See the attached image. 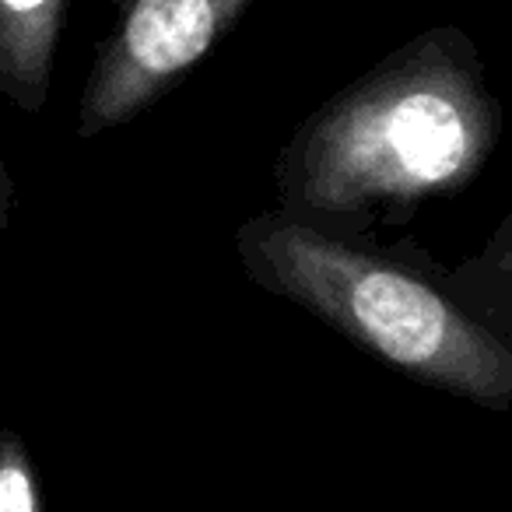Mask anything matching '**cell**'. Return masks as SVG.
<instances>
[{
  "label": "cell",
  "mask_w": 512,
  "mask_h": 512,
  "mask_svg": "<svg viewBox=\"0 0 512 512\" xmlns=\"http://www.w3.org/2000/svg\"><path fill=\"white\" fill-rule=\"evenodd\" d=\"M498 137L502 102L474 39L432 25L292 130L274 158V193L306 225L372 239L467 190Z\"/></svg>",
  "instance_id": "6da1fadb"
},
{
  "label": "cell",
  "mask_w": 512,
  "mask_h": 512,
  "mask_svg": "<svg viewBox=\"0 0 512 512\" xmlns=\"http://www.w3.org/2000/svg\"><path fill=\"white\" fill-rule=\"evenodd\" d=\"M239 267L260 292L292 302L411 383L484 411H512V337L456 302L421 242L348 239L281 207L235 228Z\"/></svg>",
  "instance_id": "7a4b0ae2"
},
{
  "label": "cell",
  "mask_w": 512,
  "mask_h": 512,
  "mask_svg": "<svg viewBox=\"0 0 512 512\" xmlns=\"http://www.w3.org/2000/svg\"><path fill=\"white\" fill-rule=\"evenodd\" d=\"M253 0H109L113 22L95 46L78 99V137H99L179 85Z\"/></svg>",
  "instance_id": "3957f363"
},
{
  "label": "cell",
  "mask_w": 512,
  "mask_h": 512,
  "mask_svg": "<svg viewBox=\"0 0 512 512\" xmlns=\"http://www.w3.org/2000/svg\"><path fill=\"white\" fill-rule=\"evenodd\" d=\"M67 0H0V95L22 113H43L53 88Z\"/></svg>",
  "instance_id": "277c9868"
},
{
  "label": "cell",
  "mask_w": 512,
  "mask_h": 512,
  "mask_svg": "<svg viewBox=\"0 0 512 512\" xmlns=\"http://www.w3.org/2000/svg\"><path fill=\"white\" fill-rule=\"evenodd\" d=\"M446 285L470 316L512 337V207L481 249L446 267Z\"/></svg>",
  "instance_id": "5b68a950"
},
{
  "label": "cell",
  "mask_w": 512,
  "mask_h": 512,
  "mask_svg": "<svg viewBox=\"0 0 512 512\" xmlns=\"http://www.w3.org/2000/svg\"><path fill=\"white\" fill-rule=\"evenodd\" d=\"M0 512H46L32 449L15 428H0Z\"/></svg>",
  "instance_id": "8992f818"
},
{
  "label": "cell",
  "mask_w": 512,
  "mask_h": 512,
  "mask_svg": "<svg viewBox=\"0 0 512 512\" xmlns=\"http://www.w3.org/2000/svg\"><path fill=\"white\" fill-rule=\"evenodd\" d=\"M11 214H15V179H11L8 162H4V155H0V239L8 235Z\"/></svg>",
  "instance_id": "52a82bcc"
},
{
  "label": "cell",
  "mask_w": 512,
  "mask_h": 512,
  "mask_svg": "<svg viewBox=\"0 0 512 512\" xmlns=\"http://www.w3.org/2000/svg\"><path fill=\"white\" fill-rule=\"evenodd\" d=\"M509 4H512V0H509Z\"/></svg>",
  "instance_id": "ba28073f"
}]
</instances>
